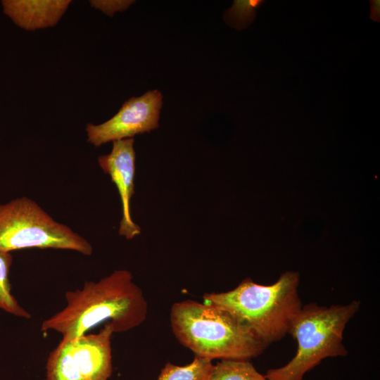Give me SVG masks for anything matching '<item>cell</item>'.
<instances>
[{
  "label": "cell",
  "instance_id": "cell-6",
  "mask_svg": "<svg viewBox=\"0 0 380 380\" xmlns=\"http://www.w3.org/2000/svg\"><path fill=\"white\" fill-rule=\"evenodd\" d=\"M110 322L96 334L62 338L50 353L46 380H108L112 374Z\"/></svg>",
  "mask_w": 380,
  "mask_h": 380
},
{
  "label": "cell",
  "instance_id": "cell-14",
  "mask_svg": "<svg viewBox=\"0 0 380 380\" xmlns=\"http://www.w3.org/2000/svg\"><path fill=\"white\" fill-rule=\"evenodd\" d=\"M92 7L99 9L106 15L113 16L118 11L127 9L132 1H90Z\"/></svg>",
  "mask_w": 380,
  "mask_h": 380
},
{
  "label": "cell",
  "instance_id": "cell-3",
  "mask_svg": "<svg viewBox=\"0 0 380 380\" xmlns=\"http://www.w3.org/2000/svg\"><path fill=\"white\" fill-rule=\"evenodd\" d=\"M299 273L289 271L271 285L246 278L235 289L205 293L203 302L220 307L245 324L267 346L289 334L303 305L298 294Z\"/></svg>",
  "mask_w": 380,
  "mask_h": 380
},
{
  "label": "cell",
  "instance_id": "cell-9",
  "mask_svg": "<svg viewBox=\"0 0 380 380\" xmlns=\"http://www.w3.org/2000/svg\"><path fill=\"white\" fill-rule=\"evenodd\" d=\"M71 1L3 0L4 13L20 27L34 31L57 24Z\"/></svg>",
  "mask_w": 380,
  "mask_h": 380
},
{
  "label": "cell",
  "instance_id": "cell-11",
  "mask_svg": "<svg viewBox=\"0 0 380 380\" xmlns=\"http://www.w3.org/2000/svg\"><path fill=\"white\" fill-rule=\"evenodd\" d=\"M209 380H267L248 360H221L213 365Z\"/></svg>",
  "mask_w": 380,
  "mask_h": 380
},
{
  "label": "cell",
  "instance_id": "cell-12",
  "mask_svg": "<svg viewBox=\"0 0 380 380\" xmlns=\"http://www.w3.org/2000/svg\"><path fill=\"white\" fill-rule=\"evenodd\" d=\"M12 262L11 253L0 251V309L16 317L29 319L31 314L19 304L11 293L9 272Z\"/></svg>",
  "mask_w": 380,
  "mask_h": 380
},
{
  "label": "cell",
  "instance_id": "cell-7",
  "mask_svg": "<svg viewBox=\"0 0 380 380\" xmlns=\"http://www.w3.org/2000/svg\"><path fill=\"white\" fill-rule=\"evenodd\" d=\"M162 105L163 96L158 90L132 97L126 101L110 120L97 125L88 123L86 127L87 141L99 147L109 141L150 132L158 127Z\"/></svg>",
  "mask_w": 380,
  "mask_h": 380
},
{
  "label": "cell",
  "instance_id": "cell-2",
  "mask_svg": "<svg viewBox=\"0 0 380 380\" xmlns=\"http://www.w3.org/2000/svg\"><path fill=\"white\" fill-rule=\"evenodd\" d=\"M172 333L196 357L248 360L263 353L267 346L245 324L215 305L186 300L170 310Z\"/></svg>",
  "mask_w": 380,
  "mask_h": 380
},
{
  "label": "cell",
  "instance_id": "cell-10",
  "mask_svg": "<svg viewBox=\"0 0 380 380\" xmlns=\"http://www.w3.org/2000/svg\"><path fill=\"white\" fill-rule=\"evenodd\" d=\"M213 367L212 360L196 356L184 366L167 362L157 380H209Z\"/></svg>",
  "mask_w": 380,
  "mask_h": 380
},
{
  "label": "cell",
  "instance_id": "cell-1",
  "mask_svg": "<svg viewBox=\"0 0 380 380\" xmlns=\"http://www.w3.org/2000/svg\"><path fill=\"white\" fill-rule=\"evenodd\" d=\"M127 270H117L98 281H87L82 289L65 293L66 306L45 319L42 331H55L65 339L76 338L103 322L114 333L128 331L146 319L143 291Z\"/></svg>",
  "mask_w": 380,
  "mask_h": 380
},
{
  "label": "cell",
  "instance_id": "cell-8",
  "mask_svg": "<svg viewBox=\"0 0 380 380\" xmlns=\"http://www.w3.org/2000/svg\"><path fill=\"white\" fill-rule=\"evenodd\" d=\"M133 138L113 141L110 153L98 157V163L116 186L122 204L119 234L130 240L140 234L141 228L132 219L130 200L134 194L136 154Z\"/></svg>",
  "mask_w": 380,
  "mask_h": 380
},
{
  "label": "cell",
  "instance_id": "cell-13",
  "mask_svg": "<svg viewBox=\"0 0 380 380\" xmlns=\"http://www.w3.org/2000/svg\"><path fill=\"white\" fill-rule=\"evenodd\" d=\"M263 0H236L224 13V20L232 27L240 30L248 26L254 20L256 10Z\"/></svg>",
  "mask_w": 380,
  "mask_h": 380
},
{
  "label": "cell",
  "instance_id": "cell-5",
  "mask_svg": "<svg viewBox=\"0 0 380 380\" xmlns=\"http://www.w3.org/2000/svg\"><path fill=\"white\" fill-rule=\"evenodd\" d=\"M33 248L93 253L88 240L56 221L33 200L22 196L0 204V251Z\"/></svg>",
  "mask_w": 380,
  "mask_h": 380
},
{
  "label": "cell",
  "instance_id": "cell-15",
  "mask_svg": "<svg viewBox=\"0 0 380 380\" xmlns=\"http://www.w3.org/2000/svg\"><path fill=\"white\" fill-rule=\"evenodd\" d=\"M370 4V18L374 22L380 20V1L372 0L369 1Z\"/></svg>",
  "mask_w": 380,
  "mask_h": 380
},
{
  "label": "cell",
  "instance_id": "cell-4",
  "mask_svg": "<svg viewBox=\"0 0 380 380\" xmlns=\"http://www.w3.org/2000/svg\"><path fill=\"white\" fill-rule=\"evenodd\" d=\"M360 307L358 300L329 307L315 303L303 305L289 331L297 341L296 353L285 365L268 369L267 380H303L324 359L346 356L343 331Z\"/></svg>",
  "mask_w": 380,
  "mask_h": 380
}]
</instances>
